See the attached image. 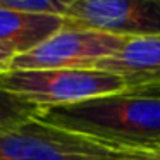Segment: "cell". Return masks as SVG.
I'll return each mask as SVG.
<instances>
[{"mask_svg": "<svg viewBox=\"0 0 160 160\" xmlns=\"http://www.w3.org/2000/svg\"><path fill=\"white\" fill-rule=\"evenodd\" d=\"M40 119L108 145L160 152V81L47 108Z\"/></svg>", "mask_w": 160, "mask_h": 160, "instance_id": "cell-1", "label": "cell"}, {"mask_svg": "<svg viewBox=\"0 0 160 160\" xmlns=\"http://www.w3.org/2000/svg\"><path fill=\"white\" fill-rule=\"evenodd\" d=\"M136 152L50 124L40 115L0 134V160H124Z\"/></svg>", "mask_w": 160, "mask_h": 160, "instance_id": "cell-2", "label": "cell"}, {"mask_svg": "<svg viewBox=\"0 0 160 160\" xmlns=\"http://www.w3.org/2000/svg\"><path fill=\"white\" fill-rule=\"evenodd\" d=\"M126 86L122 78L102 69L11 71L0 78V88L42 110L103 97Z\"/></svg>", "mask_w": 160, "mask_h": 160, "instance_id": "cell-3", "label": "cell"}, {"mask_svg": "<svg viewBox=\"0 0 160 160\" xmlns=\"http://www.w3.org/2000/svg\"><path fill=\"white\" fill-rule=\"evenodd\" d=\"M126 38L93 29L64 24L60 31L14 59L12 71L45 69H95L97 64L115 55Z\"/></svg>", "mask_w": 160, "mask_h": 160, "instance_id": "cell-4", "label": "cell"}, {"mask_svg": "<svg viewBox=\"0 0 160 160\" xmlns=\"http://www.w3.org/2000/svg\"><path fill=\"white\" fill-rule=\"evenodd\" d=\"M67 26L121 38L160 35V0H69Z\"/></svg>", "mask_w": 160, "mask_h": 160, "instance_id": "cell-5", "label": "cell"}, {"mask_svg": "<svg viewBox=\"0 0 160 160\" xmlns=\"http://www.w3.org/2000/svg\"><path fill=\"white\" fill-rule=\"evenodd\" d=\"M117 74L129 84L160 81V35L145 38H129L115 55L95 66Z\"/></svg>", "mask_w": 160, "mask_h": 160, "instance_id": "cell-6", "label": "cell"}, {"mask_svg": "<svg viewBox=\"0 0 160 160\" xmlns=\"http://www.w3.org/2000/svg\"><path fill=\"white\" fill-rule=\"evenodd\" d=\"M64 24V18L59 16L22 14L0 5V47L21 55L42 45Z\"/></svg>", "mask_w": 160, "mask_h": 160, "instance_id": "cell-7", "label": "cell"}, {"mask_svg": "<svg viewBox=\"0 0 160 160\" xmlns=\"http://www.w3.org/2000/svg\"><path fill=\"white\" fill-rule=\"evenodd\" d=\"M40 114L42 108L35 103L0 88V134L18 128L33 117H38Z\"/></svg>", "mask_w": 160, "mask_h": 160, "instance_id": "cell-8", "label": "cell"}, {"mask_svg": "<svg viewBox=\"0 0 160 160\" xmlns=\"http://www.w3.org/2000/svg\"><path fill=\"white\" fill-rule=\"evenodd\" d=\"M0 5L22 14L64 18L69 7V0H0Z\"/></svg>", "mask_w": 160, "mask_h": 160, "instance_id": "cell-9", "label": "cell"}, {"mask_svg": "<svg viewBox=\"0 0 160 160\" xmlns=\"http://www.w3.org/2000/svg\"><path fill=\"white\" fill-rule=\"evenodd\" d=\"M16 57H18L16 52L5 48V47H0V78L12 71V66H14Z\"/></svg>", "mask_w": 160, "mask_h": 160, "instance_id": "cell-10", "label": "cell"}, {"mask_svg": "<svg viewBox=\"0 0 160 160\" xmlns=\"http://www.w3.org/2000/svg\"><path fill=\"white\" fill-rule=\"evenodd\" d=\"M124 160H160V152H153V150H138L134 155L128 157Z\"/></svg>", "mask_w": 160, "mask_h": 160, "instance_id": "cell-11", "label": "cell"}]
</instances>
